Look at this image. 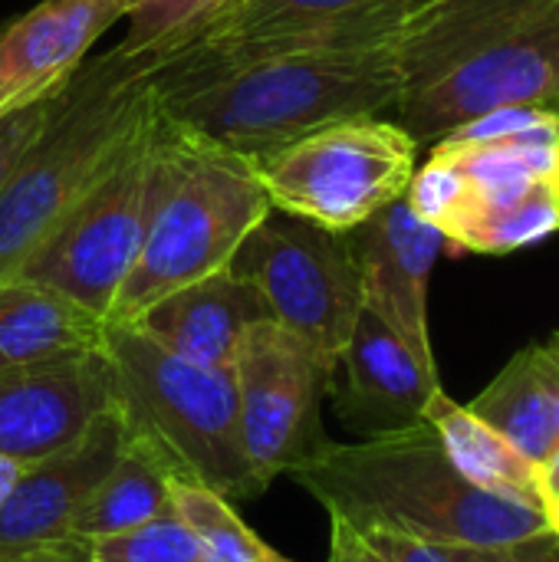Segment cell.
Instances as JSON below:
<instances>
[{"label": "cell", "mask_w": 559, "mask_h": 562, "mask_svg": "<svg viewBox=\"0 0 559 562\" xmlns=\"http://www.w3.org/2000/svg\"><path fill=\"white\" fill-rule=\"evenodd\" d=\"M155 112L152 66L119 53L89 56L56 112L0 191V286L76 211Z\"/></svg>", "instance_id": "obj_3"}, {"label": "cell", "mask_w": 559, "mask_h": 562, "mask_svg": "<svg viewBox=\"0 0 559 562\" xmlns=\"http://www.w3.org/2000/svg\"><path fill=\"white\" fill-rule=\"evenodd\" d=\"M425 418L435 425L451 464L458 468L465 481H471L474 487L494 497L547 514L540 464H534L504 435H497L491 425L471 415L468 405H458L445 392H438Z\"/></svg>", "instance_id": "obj_19"}, {"label": "cell", "mask_w": 559, "mask_h": 562, "mask_svg": "<svg viewBox=\"0 0 559 562\" xmlns=\"http://www.w3.org/2000/svg\"><path fill=\"white\" fill-rule=\"evenodd\" d=\"M554 191H557V201H559V165H557V171H554Z\"/></svg>", "instance_id": "obj_35"}, {"label": "cell", "mask_w": 559, "mask_h": 562, "mask_svg": "<svg viewBox=\"0 0 559 562\" xmlns=\"http://www.w3.org/2000/svg\"><path fill=\"white\" fill-rule=\"evenodd\" d=\"M102 342L105 319L79 303L30 280L0 286V372L92 352L102 349Z\"/></svg>", "instance_id": "obj_17"}, {"label": "cell", "mask_w": 559, "mask_h": 562, "mask_svg": "<svg viewBox=\"0 0 559 562\" xmlns=\"http://www.w3.org/2000/svg\"><path fill=\"white\" fill-rule=\"evenodd\" d=\"M92 562H208L194 533L175 517H155L128 533L89 543Z\"/></svg>", "instance_id": "obj_25"}, {"label": "cell", "mask_w": 559, "mask_h": 562, "mask_svg": "<svg viewBox=\"0 0 559 562\" xmlns=\"http://www.w3.org/2000/svg\"><path fill=\"white\" fill-rule=\"evenodd\" d=\"M554 112H557V115H559V105H557V109H554Z\"/></svg>", "instance_id": "obj_36"}, {"label": "cell", "mask_w": 559, "mask_h": 562, "mask_svg": "<svg viewBox=\"0 0 559 562\" xmlns=\"http://www.w3.org/2000/svg\"><path fill=\"white\" fill-rule=\"evenodd\" d=\"M290 477L356 530H392L438 547H497L550 530L544 510L465 481L428 418L346 445L326 441Z\"/></svg>", "instance_id": "obj_2"}, {"label": "cell", "mask_w": 559, "mask_h": 562, "mask_svg": "<svg viewBox=\"0 0 559 562\" xmlns=\"http://www.w3.org/2000/svg\"><path fill=\"white\" fill-rule=\"evenodd\" d=\"M20 471H23V464H16V461H10V458H0V504H3L7 494L13 491Z\"/></svg>", "instance_id": "obj_33"}, {"label": "cell", "mask_w": 559, "mask_h": 562, "mask_svg": "<svg viewBox=\"0 0 559 562\" xmlns=\"http://www.w3.org/2000/svg\"><path fill=\"white\" fill-rule=\"evenodd\" d=\"M547 517H550V527L559 533V497L550 504V507H547Z\"/></svg>", "instance_id": "obj_34"}, {"label": "cell", "mask_w": 559, "mask_h": 562, "mask_svg": "<svg viewBox=\"0 0 559 562\" xmlns=\"http://www.w3.org/2000/svg\"><path fill=\"white\" fill-rule=\"evenodd\" d=\"M559 231V201L554 178L471 188L441 227L445 247L471 254H511Z\"/></svg>", "instance_id": "obj_18"}, {"label": "cell", "mask_w": 559, "mask_h": 562, "mask_svg": "<svg viewBox=\"0 0 559 562\" xmlns=\"http://www.w3.org/2000/svg\"><path fill=\"white\" fill-rule=\"evenodd\" d=\"M540 477H544V497H547V507L559 497V448L554 451V458L540 468Z\"/></svg>", "instance_id": "obj_32"}, {"label": "cell", "mask_w": 559, "mask_h": 562, "mask_svg": "<svg viewBox=\"0 0 559 562\" xmlns=\"http://www.w3.org/2000/svg\"><path fill=\"white\" fill-rule=\"evenodd\" d=\"M112 408L105 349L0 372V458L43 461L76 445Z\"/></svg>", "instance_id": "obj_11"}, {"label": "cell", "mask_w": 559, "mask_h": 562, "mask_svg": "<svg viewBox=\"0 0 559 562\" xmlns=\"http://www.w3.org/2000/svg\"><path fill=\"white\" fill-rule=\"evenodd\" d=\"M359 533L389 562H451L445 547L438 543H425V540L392 533V530H359Z\"/></svg>", "instance_id": "obj_28"}, {"label": "cell", "mask_w": 559, "mask_h": 562, "mask_svg": "<svg viewBox=\"0 0 559 562\" xmlns=\"http://www.w3.org/2000/svg\"><path fill=\"white\" fill-rule=\"evenodd\" d=\"M264 319H273L264 293L224 267L161 296L132 326L188 362L231 369L247 329Z\"/></svg>", "instance_id": "obj_16"}, {"label": "cell", "mask_w": 559, "mask_h": 562, "mask_svg": "<svg viewBox=\"0 0 559 562\" xmlns=\"http://www.w3.org/2000/svg\"><path fill=\"white\" fill-rule=\"evenodd\" d=\"M451 562H559V533L540 530L497 547H445Z\"/></svg>", "instance_id": "obj_27"}, {"label": "cell", "mask_w": 559, "mask_h": 562, "mask_svg": "<svg viewBox=\"0 0 559 562\" xmlns=\"http://www.w3.org/2000/svg\"><path fill=\"white\" fill-rule=\"evenodd\" d=\"M171 484L175 477L158 461V454H152L142 441L125 435L119 461L76 514L69 537L96 543L171 514Z\"/></svg>", "instance_id": "obj_20"}, {"label": "cell", "mask_w": 559, "mask_h": 562, "mask_svg": "<svg viewBox=\"0 0 559 562\" xmlns=\"http://www.w3.org/2000/svg\"><path fill=\"white\" fill-rule=\"evenodd\" d=\"M468 412L491 425L497 435H504L517 451H524L540 468L559 448L557 415L537 372L534 346L521 349L494 375V382L468 405Z\"/></svg>", "instance_id": "obj_21"}, {"label": "cell", "mask_w": 559, "mask_h": 562, "mask_svg": "<svg viewBox=\"0 0 559 562\" xmlns=\"http://www.w3.org/2000/svg\"><path fill=\"white\" fill-rule=\"evenodd\" d=\"M385 3H395V0H234L191 46L297 36V33L326 26L343 16L385 7Z\"/></svg>", "instance_id": "obj_22"}, {"label": "cell", "mask_w": 559, "mask_h": 562, "mask_svg": "<svg viewBox=\"0 0 559 562\" xmlns=\"http://www.w3.org/2000/svg\"><path fill=\"white\" fill-rule=\"evenodd\" d=\"M534 359H537V372L544 379V389L554 402V415H557L559 425V333H554L547 342L534 346Z\"/></svg>", "instance_id": "obj_31"}, {"label": "cell", "mask_w": 559, "mask_h": 562, "mask_svg": "<svg viewBox=\"0 0 559 562\" xmlns=\"http://www.w3.org/2000/svg\"><path fill=\"white\" fill-rule=\"evenodd\" d=\"M161 155L158 112L125 145L119 161L89 188L76 211L53 231V237L30 257L16 280L40 283L99 319L125 286L155 204Z\"/></svg>", "instance_id": "obj_7"}, {"label": "cell", "mask_w": 559, "mask_h": 562, "mask_svg": "<svg viewBox=\"0 0 559 562\" xmlns=\"http://www.w3.org/2000/svg\"><path fill=\"white\" fill-rule=\"evenodd\" d=\"M152 92L168 125L254 161L320 125L395 112L402 69L392 49L188 46L152 66Z\"/></svg>", "instance_id": "obj_1"}, {"label": "cell", "mask_w": 559, "mask_h": 562, "mask_svg": "<svg viewBox=\"0 0 559 562\" xmlns=\"http://www.w3.org/2000/svg\"><path fill=\"white\" fill-rule=\"evenodd\" d=\"M128 0H40L0 30V115L59 92Z\"/></svg>", "instance_id": "obj_15"}, {"label": "cell", "mask_w": 559, "mask_h": 562, "mask_svg": "<svg viewBox=\"0 0 559 562\" xmlns=\"http://www.w3.org/2000/svg\"><path fill=\"white\" fill-rule=\"evenodd\" d=\"M346 382L333 385L339 422L362 435H389L425 422L441 389L438 362L422 359L392 326L362 306L353 336L339 356Z\"/></svg>", "instance_id": "obj_12"}, {"label": "cell", "mask_w": 559, "mask_h": 562, "mask_svg": "<svg viewBox=\"0 0 559 562\" xmlns=\"http://www.w3.org/2000/svg\"><path fill=\"white\" fill-rule=\"evenodd\" d=\"M234 0H128L125 36L112 53L158 66L191 46Z\"/></svg>", "instance_id": "obj_23"}, {"label": "cell", "mask_w": 559, "mask_h": 562, "mask_svg": "<svg viewBox=\"0 0 559 562\" xmlns=\"http://www.w3.org/2000/svg\"><path fill=\"white\" fill-rule=\"evenodd\" d=\"M250 280L273 319L333 372L362 313V273L349 234L270 211L227 263Z\"/></svg>", "instance_id": "obj_8"}, {"label": "cell", "mask_w": 559, "mask_h": 562, "mask_svg": "<svg viewBox=\"0 0 559 562\" xmlns=\"http://www.w3.org/2000/svg\"><path fill=\"white\" fill-rule=\"evenodd\" d=\"M349 237L362 273V306L392 326L422 359L435 362L428 333V280L438 254L445 250V234L399 198L349 231Z\"/></svg>", "instance_id": "obj_14"}, {"label": "cell", "mask_w": 559, "mask_h": 562, "mask_svg": "<svg viewBox=\"0 0 559 562\" xmlns=\"http://www.w3.org/2000/svg\"><path fill=\"white\" fill-rule=\"evenodd\" d=\"M59 92L43 95V99H36V102H30L23 109H13V112L0 115V191L7 184V178L13 175V168L20 165V158L26 155V148L40 138V132L53 119L56 102H59Z\"/></svg>", "instance_id": "obj_26"}, {"label": "cell", "mask_w": 559, "mask_h": 562, "mask_svg": "<svg viewBox=\"0 0 559 562\" xmlns=\"http://www.w3.org/2000/svg\"><path fill=\"white\" fill-rule=\"evenodd\" d=\"M112 408L125 435L142 441L175 481L208 487L227 501L260 497L237 415L231 369L188 362L132 323H105Z\"/></svg>", "instance_id": "obj_5"}, {"label": "cell", "mask_w": 559, "mask_h": 562, "mask_svg": "<svg viewBox=\"0 0 559 562\" xmlns=\"http://www.w3.org/2000/svg\"><path fill=\"white\" fill-rule=\"evenodd\" d=\"M273 211L349 234L405 198L418 168V142L382 115L320 125L254 158Z\"/></svg>", "instance_id": "obj_6"}, {"label": "cell", "mask_w": 559, "mask_h": 562, "mask_svg": "<svg viewBox=\"0 0 559 562\" xmlns=\"http://www.w3.org/2000/svg\"><path fill=\"white\" fill-rule=\"evenodd\" d=\"M326 562H389L353 524L329 514V557Z\"/></svg>", "instance_id": "obj_29"}, {"label": "cell", "mask_w": 559, "mask_h": 562, "mask_svg": "<svg viewBox=\"0 0 559 562\" xmlns=\"http://www.w3.org/2000/svg\"><path fill=\"white\" fill-rule=\"evenodd\" d=\"M171 514L194 533L208 562H293L267 547L231 507V501L208 487L175 481Z\"/></svg>", "instance_id": "obj_24"}, {"label": "cell", "mask_w": 559, "mask_h": 562, "mask_svg": "<svg viewBox=\"0 0 559 562\" xmlns=\"http://www.w3.org/2000/svg\"><path fill=\"white\" fill-rule=\"evenodd\" d=\"M511 105H559V3L409 86L395 112L418 145H435Z\"/></svg>", "instance_id": "obj_9"}, {"label": "cell", "mask_w": 559, "mask_h": 562, "mask_svg": "<svg viewBox=\"0 0 559 562\" xmlns=\"http://www.w3.org/2000/svg\"><path fill=\"white\" fill-rule=\"evenodd\" d=\"M231 375L250 468L270 487L329 441L323 435V395L333 372L303 339L277 319H264L247 329Z\"/></svg>", "instance_id": "obj_10"}, {"label": "cell", "mask_w": 559, "mask_h": 562, "mask_svg": "<svg viewBox=\"0 0 559 562\" xmlns=\"http://www.w3.org/2000/svg\"><path fill=\"white\" fill-rule=\"evenodd\" d=\"M125 448V425L115 408L99 415L89 431L33 464H23L13 491L0 504V557L72 540L69 527L99 481Z\"/></svg>", "instance_id": "obj_13"}, {"label": "cell", "mask_w": 559, "mask_h": 562, "mask_svg": "<svg viewBox=\"0 0 559 562\" xmlns=\"http://www.w3.org/2000/svg\"><path fill=\"white\" fill-rule=\"evenodd\" d=\"M0 562H92V553H89V543H82V540H59L49 547L0 557Z\"/></svg>", "instance_id": "obj_30"}, {"label": "cell", "mask_w": 559, "mask_h": 562, "mask_svg": "<svg viewBox=\"0 0 559 562\" xmlns=\"http://www.w3.org/2000/svg\"><path fill=\"white\" fill-rule=\"evenodd\" d=\"M155 204L138 260L105 323H132L161 296L217 273L273 211L250 158L201 142L161 115Z\"/></svg>", "instance_id": "obj_4"}]
</instances>
